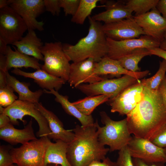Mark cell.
Returning <instances> with one entry per match:
<instances>
[{
    "label": "cell",
    "mask_w": 166,
    "mask_h": 166,
    "mask_svg": "<svg viewBox=\"0 0 166 166\" xmlns=\"http://www.w3.org/2000/svg\"><path fill=\"white\" fill-rule=\"evenodd\" d=\"M126 116L131 134L152 140L166 125V107L158 90L144 87L141 100Z\"/></svg>",
    "instance_id": "obj_1"
},
{
    "label": "cell",
    "mask_w": 166,
    "mask_h": 166,
    "mask_svg": "<svg viewBox=\"0 0 166 166\" xmlns=\"http://www.w3.org/2000/svg\"><path fill=\"white\" fill-rule=\"evenodd\" d=\"M11 72L17 75L32 78L40 87L49 91L54 89L58 91L66 82L62 79L53 76L41 69L33 72H27L19 69H14Z\"/></svg>",
    "instance_id": "obj_21"
},
{
    "label": "cell",
    "mask_w": 166,
    "mask_h": 166,
    "mask_svg": "<svg viewBox=\"0 0 166 166\" xmlns=\"http://www.w3.org/2000/svg\"><path fill=\"white\" fill-rule=\"evenodd\" d=\"M96 62L92 58L70 64L68 82L70 85L76 88L83 83L93 84L105 79L94 72Z\"/></svg>",
    "instance_id": "obj_15"
},
{
    "label": "cell",
    "mask_w": 166,
    "mask_h": 166,
    "mask_svg": "<svg viewBox=\"0 0 166 166\" xmlns=\"http://www.w3.org/2000/svg\"><path fill=\"white\" fill-rule=\"evenodd\" d=\"M96 75L100 76L110 75L118 77L121 75H128L137 79L144 77L149 73L146 70L137 72L128 71L124 68L118 60H114L105 56L99 62L96 63L94 71Z\"/></svg>",
    "instance_id": "obj_18"
},
{
    "label": "cell",
    "mask_w": 166,
    "mask_h": 166,
    "mask_svg": "<svg viewBox=\"0 0 166 166\" xmlns=\"http://www.w3.org/2000/svg\"><path fill=\"white\" fill-rule=\"evenodd\" d=\"M145 35L160 42L166 32V19L156 8L142 14L133 16Z\"/></svg>",
    "instance_id": "obj_16"
},
{
    "label": "cell",
    "mask_w": 166,
    "mask_h": 166,
    "mask_svg": "<svg viewBox=\"0 0 166 166\" xmlns=\"http://www.w3.org/2000/svg\"><path fill=\"white\" fill-rule=\"evenodd\" d=\"M164 151H165V153H166V148H164Z\"/></svg>",
    "instance_id": "obj_49"
},
{
    "label": "cell",
    "mask_w": 166,
    "mask_h": 166,
    "mask_svg": "<svg viewBox=\"0 0 166 166\" xmlns=\"http://www.w3.org/2000/svg\"><path fill=\"white\" fill-rule=\"evenodd\" d=\"M118 154L116 162L117 166H134L127 145L120 150Z\"/></svg>",
    "instance_id": "obj_34"
},
{
    "label": "cell",
    "mask_w": 166,
    "mask_h": 166,
    "mask_svg": "<svg viewBox=\"0 0 166 166\" xmlns=\"http://www.w3.org/2000/svg\"><path fill=\"white\" fill-rule=\"evenodd\" d=\"M27 30L24 20L11 7L0 9V38L7 45L20 40Z\"/></svg>",
    "instance_id": "obj_9"
},
{
    "label": "cell",
    "mask_w": 166,
    "mask_h": 166,
    "mask_svg": "<svg viewBox=\"0 0 166 166\" xmlns=\"http://www.w3.org/2000/svg\"><path fill=\"white\" fill-rule=\"evenodd\" d=\"M134 166H166L164 163L159 162H149L140 159L132 158Z\"/></svg>",
    "instance_id": "obj_38"
},
{
    "label": "cell",
    "mask_w": 166,
    "mask_h": 166,
    "mask_svg": "<svg viewBox=\"0 0 166 166\" xmlns=\"http://www.w3.org/2000/svg\"><path fill=\"white\" fill-rule=\"evenodd\" d=\"M10 151L5 146H0V166H18L14 163Z\"/></svg>",
    "instance_id": "obj_35"
},
{
    "label": "cell",
    "mask_w": 166,
    "mask_h": 166,
    "mask_svg": "<svg viewBox=\"0 0 166 166\" xmlns=\"http://www.w3.org/2000/svg\"><path fill=\"white\" fill-rule=\"evenodd\" d=\"M81 0H59L61 8L63 9L65 16L71 15L73 16L78 7Z\"/></svg>",
    "instance_id": "obj_33"
},
{
    "label": "cell",
    "mask_w": 166,
    "mask_h": 166,
    "mask_svg": "<svg viewBox=\"0 0 166 166\" xmlns=\"http://www.w3.org/2000/svg\"><path fill=\"white\" fill-rule=\"evenodd\" d=\"M75 136L68 143L67 157L72 166H88L95 161L105 159L109 151L99 140L95 122L92 125H77L73 129Z\"/></svg>",
    "instance_id": "obj_2"
},
{
    "label": "cell",
    "mask_w": 166,
    "mask_h": 166,
    "mask_svg": "<svg viewBox=\"0 0 166 166\" xmlns=\"http://www.w3.org/2000/svg\"><path fill=\"white\" fill-rule=\"evenodd\" d=\"M159 0H129L125 3L126 7L135 13V16L145 14L156 8Z\"/></svg>",
    "instance_id": "obj_30"
},
{
    "label": "cell",
    "mask_w": 166,
    "mask_h": 166,
    "mask_svg": "<svg viewBox=\"0 0 166 166\" xmlns=\"http://www.w3.org/2000/svg\"><path fill=\"white\" fill-rule=\"evenodd\" d=\"M6 75L7 85L18 93V100L35 104L39 103V99L43 93V90L40 89L32 92L29 88V83L20 81L10 75L8 71L6 72Z\"/></svg>",
    "instance_id": "obj_25"
},
{
    "label": "cell",
    "mask_w": 166,
    "mask_h": 166,
    "mask_svg": "<svg viewBox=\"0 0 166 166\" xmlns=\"http://www.w3.org/2000/svg\"><path fill=\"white\" fill-rule=\"evenodd\" d=\"M26 35L12 45L20 53L31 56L38 60L43 61L41 49L44 45L33 30H28Z\"/></svg>",
    "instance_id": "obj_22"
},
{
    "label": "cell",
    "mask_w": 166,
    "mask_h": 166,
    "mask_svg": "<svg viewBox=\"0 0 166 166\" xmlns=\"http://www.w3.org/2000/svg\"><path fill=\"white\" fill-rule=\"evenodd\" d=\"M9 117L5 113H2L0 114V128H2L10 123Z\"/></svg>",
    "instance_id": "obj_43"
},
{
    "label": "cell",
    "mask_w": 166,
    "mask_h": 166,
    "mask_svg": "<svg viewBox=\"0 0 166 166\" xmlns=\"http://www.w3.org/2000/svg\"><path fill=\"white\" fill-rule=\"evenodd\" d=\"M45 10L53 15L58 16L61 11V8L59 0H44Z\"/></svg>",
    "instance_id": "obj_36"
},
{
    "label": "cell",
    "mask_w": 166,
    "mask_h": 166,
    "mask_svg": "<svg viewBox=\"0 0 166 166\" xmlns=\"http://www.w3.org/2000/svg\"><path fill=\"white\" fill-rule=\"evenodd\" d=\"M109 99L108 96L100 95L89 96L72 103L82 113L90 116L97 106L108 101Z\"/></svg>",
    "instance_id": "obj_27"
},
{
    "label": "cell",
    "mask_w": 166,
    "mask_h": 166,
    "mask_svg": "<svg viewBox=\"0 0 166 166\" xmlns=\"http://www.w3.org/2000/svg\"><path fill=\"white\" fill-rule=\"evenodd\" d=\"M99 0H81L78 9L72 16L71 21L77 24L82 25L86 19L89 16L92 10L97 6Z\"/></svg>",
    "instance_id": "obj_29"
},
{
    "label": "cell",
    "mask_w": 166,
    "mask_h": 166,
    "mask_svg": "<svg viewBox=\"0 0 166 166\" xmlns=\"http://www.w3.org/2000/svg\"><path fill=\"white\" fill-rule=\"evenodd\" d=\"M9 6L23 19L28 30H44V23L36 18L45 9L44 0H8Z\"/></svg>",
    "instance_id": "obj_11"
},
{
    "label": "cell",
    "mask_w": 166,
    "mask_h": 166,
    "mask_svg": "<svg viewBox=\"0 0 166 166\" xmlns=\"http://www.w3.org/2000/svg\"><path fill=\"white\" fill-rule=\"evenodd\" d=\"M44 64L41 69L65 82L69 79L70 64L60 42H45L41 49Z\"/></svg>",
    "instance_id": "obj_5"
},
{
    "label": "cell",
    "mask_w": 166,
    "mask_h": 166,
    "mask_svg": "<svg viewBox=\"0 0 166 166\" xmlns=\"http://www.w3.org/2000/svg\"><path fill=\"white\" fill-rule=\"evenodd\" d=\"M158 90L166 107V75L160 85Z\"/></svg>",
    "instance_id": "obj_41"
},
{
    "label": "cell",
    "mask_w": 166,
    "mask_h": 166,
    "mask_svg": "<svg viewBox=\"0 0 166 166\" xmlns=\"http://www.w3.org/2000/svg\"><path fill=\"white\" fill-rule=\"evenodd\" d=\"M88 166H117L116 162L111 160L109 157H106L101 161H95Z\"/></svg>",
    "instance_id": "obj_39"
},
{
    "label": "cell",
    "mask_w": 166,
    "mask_h": 166,
    "mask_svg": "<svg viewBox=\"0 0 166 166\" xmlns=\"http://www.w3.org/2000/svg\"><path fill=\"white\" fill-rule=\"evenodd\" d=\"M150 141L160 148H166V125Z\"/></svg>",
    "instance_id": "obj_37"
},
{
    "label": "cell",
    "mask_w": 166,
    "mask_h": 166,
    "mask_svg": "<svg viewBox=\"0 0 166 166\" xmlns=\"http://www.w3.org/2000/svg\"><path fill=\"white\" fill-rule=\"evenodd\" d=\"M156 8L166 19V0H159Z\"/></svg>",
    "instance_id": "obj_42"
},
{
    "label": "cell",
    "mask_w": 166,
    "mask_h": 166,
    "mask_svg": "<svg viewBox=\"0 0 166 166\" xmlns=\"http://www.w3.org/2000/svg\"><path fill=\"white\" fill-rule=\"evenodd\" d=\"M104 32L107 38L116 41L138 38L145 35L133 17L115 22L102 25Z\"/></svg>",
    "instance_id": "obj_14"
},
{
    "label": "cell",
    "mask_w": 166,
    "mask_h": 166,
    "mask_svg": "<svg viewBox=\"0 0 166 166\" xmlns=\"http://www.w3.org/2000/svg\"><path fill=\"white\" fill-rule=\"evenodd\" d=\"M47 166H61L59 165L56 164H50L47 165Z\"/></svg>",
    "instance_id": "obj_48"
},
{
    "label": "cell",
    "mask_w": 166,
    "mask_h": 166,
    "mask_svg": "<svg viewBox=\"0 0 166 166\" xmlns=\"http://www.w3.org/2000/svg\"><path fill=\"white\" fill-rule=\"evenodd\" d=\"M14 50L8 46L6 54V69L7 71L12 68L19 69L22 67L31 68L38 70L41 69L42 65L39 61L34 57H30L19 52L14 46Z\"/></svg>",
    "instance_id": "obj_23"
},
{
    "label": "cell",
    "mask_w": 166,
    "mask_h": 166,
    "mask_svg": "<svg viewBox=\"0 0 166 166\" xmlns=\"http://www.w3.org/2000/svg\"><path fill=\"white\" fill-rule=\"evenodd\" d=\"M101 121L105 125L99 126L95 122L101 143L109 147V152L119 151L127 146L132 136L128 130L126 118L119 121L112 120L105 111L100 113Z\"/></svg>",
    "instance_id": "obj_4"
},
{
    "label": "cell",
    "mask_w": 166,
    "mask_h": 166,
    "mask_svg": "<svg viewBox=\"0 0 166 166\" xmlns=\"http://www.w3.org/2000/svg\"><path fill=\"white\" fill-rule=\"evenodd\" d=\"M8 6V0H0V9L4 8Z\"/></svg>",
    "instance_id": "obj_47"
},
{
    "label": "cell",
    "mask_w": 166,
    "mask_h": 166,
    "mask_svg": "<svg viewBox=\"0 0 166 166\" xmlns=\"http://www.w3.org/2000/svg\"><path fill=\"white\" fill-rule=\"evenodd\" d=\"M12 88L7 85L0 88V106L6 108L13 104L18 98Z\"/></svg>",
    "instance_id": "obj_32"
},
{
    "label": "cell",
    "mask_w": 166,
    "mask_h": 166,
    "mask_svg": "<svg viewBox=\"0 0 166 166\" xmlns=\"http://www.w3.org/2000/svg\"><path fill=\"white\" fill-rule=\"evenodd\" d=\"M43 93L52 94L55 97V100L60 104L62 108L68 114L76 118L82 126H87L93 124L94 119L91 115H85L82 113L69 100L67 96L60 94L54 89L50 90H43Z\"/></svg>",
    "instance_id": "obj_26"
},
{
    "label": "cell",
    "mask_w": 166,
    "mask_h": 166,
    "mask_svg": "<svg viewBox=\"0 0 166 166\" xmlns=\"http://www.w3.org/2000/svg\"><path fill=\"white\" fill-rule=\"evenodd\" d=\"M138 80L132 76L124 75L117 78L105 79L93 84H82L76 88L88 96L105 95L109 97V100L114 98L124 90Z\"/></svg>",
    "instance_id": "obj_8"
},
{
    "label": "cell",
    "mask_w": 166,
    "mask_h": 166,
    "mask_svg": "<svg viewBox=\"0 0 166 166\" xmlns=\"http://www.w3.org/2000/svg\"><path fill=\"white\" fill-rule=\"evenodd\" d=\"M35 104L47 121L51 131L49 139L55 141L60 140L68 143L73 140L75 136L74 132L65 129L62 122L53 112L46 109L41 103Z\"/></svg>",
    "instance_id": "obj_19"
},
{
    "label": "cell",
    "mask_w": 166,
    "mask_h": 166,
    "mask_svg": "<svg viewBox=\"0 0 166 166\" xmlns=\"http://www.w3.org/2000/svg\"><path fill=\"white\" fill-rule=\"evenodd\" d=\"M3 113L9 117L11 123L14 125H19L18 120L22 121L25 125L26 122L23 118L25 116L33 117L39 126L37 134L38 137H48L51 133L47 120L34 103L18 99L10 106L4 108Z\"/></svg>",
    "instance_id": "obj_7"
},
{
    "label": "cell",
    "mask_w": 166,
    "mask_h": 166,
    "mask_svg": "<svg viewBox=\"0 0 166 166\" xmlns=\"http://www.w3.org/2000/svg\"><path fill=\"white\" fill-rule=\"evenodd\" d=\"M108 47L107 56L118 60L139 48L159 47L160 42L154 38L142 35L138 38L116 41L107 37Z\"/></svg>",
    "instance_id": "obj_10"
},
{
    "label": "cell",
    "mask_w": 166,
    "mask_h": 166,
    "mask_svg": "<svg viewBox=\"0 0 166 166\" xmlns=\"http://www.w3.org/2000/svg\"><path fill=\"white\" fill-rule=\"evenodd\" d=\"M159 47L166 51V32L164 34L163 40L160 42Z\"/></svg>",
    "instance_id": "obj_46"
},
{
    "label": "cell",
    "mask_w": 166,
    "mask_h": 166,
    "mask_svg": "<svg viewBox=\"0 0 166 166\" xmlns=\"http://www.w3.org/2000/svg\"><path fill=\"white\" fill-rule=\"evenodd\" d=\"M147 49L141 48L137 49L130 54L121 57L118 60L121 65L127 70L133 72H140L138 64L144 57L151 55Z\"/></svg>",
    "instance_id": "obj_28"
},
{
    "label": "cell",
    "mask_w": 166,
    "mask_h": 166,
    "mask_svg": "<svg viewBox=\"0 0 166 166\" xmlns=\"http://www.w3.org/2000/svg\"><path fill=\"white\" fill-rule=\"evenodd\" d=\"M88 18L89 26L87 35L74 45L62 44L63 50L70 61L77 62L92 58L97 62L107 56L108 47L102 25L92 17Z\"/></svg>",
    "instance_id": "obj_3"
},
{
    "label": "cell",
    "mask_w": 166,
    "mask_h": 166,
    "mask_svg": "<svg viewBox=\"0 0 166 166\" xmlns=\"http://www.w3.org/2000/svg\"><path fill=\"white\" fill-rule=\"evenodd\" d=\"M144 85L142 81L127 88L114 98L109 100L112 113L127 115L140 102L143 96Z\"/></svg>",
    "instance_id": "obj_12"
},
{
    "label": "cell",
    "mask_w": 166,
    "mask_h": 166,
    "mask_svg": "<svg viewBox=\"0 0 166 166\" xmlns=\"http://www.w3.org/2000/svg\"><path fill=\"white\" fill-rule=\"evenodd\" d=\"M100 2L105 4L106 10L92 17L97 21L108 24L133 16V12L122 1L100 0Z\"/></svg>",
    "instance_id": "obj_17"
},
{
    "label": "cell",
    "mask_w": 166,
    "mask_h": 166,
    "mask_svg": "<svg viewBox=\"0 0 166 166\" xmlns=\"http://www.w3.org/2000/svg\"><path fill=\"white\" fill-rule=\"evenodd\" d=\"M166 61H160L159 67L156 74L152 77L142 80L145 87L152 90L158 89L161 82L166 76Z\"/></svg>",
    "instance_id": "obj_31"
},
{
    "label": "cell",
    "mask_w": 166,
    "mask_h": 166,
    "mask_svg": "<svg viewBox=\"0 0 166 166\" xmlns=\"http://www.w3.org/2000/svg\"><path fill=\"white\" fill-rule=\"evenodd\" d=\"M53 143L50 141L47 146L44 160V166L50 164L61 166H72L67 157L68 143L61 140Z\"/></svg>",
    "instance_id": "obj_24"
},
{
    "label": "cell",
    "mask_w": 166,
    "mask_h": 166,
    "mask_svg": "<svg viewBox=\"0 0 166 166\" xmlns=\"http://www.w3.org/2000/svg\"><path fill=\"white\" fill-rule=\"evenodd\" d=\"M6 71L0 69V88L5 87L7 85Z\"/></svg>",
    "instance_id": "obj_44"
},
{
    "label": "cell",
    "mask_w": 166,
    "mask_h": 166,
    "mask_svg": "<svg viewBox=\"0 0 166 166\" xmlns=\"http://www.w3.org/2000/svg\"><path fill=\"white\" fill-rule=\"evenodd\" d=\"M32 118L22 129L15 128L11 123L0 128V138L13 145L25 144L37 139L32 127Z\"/></svg>",
    "instance_id": "obj_20"
},
{
    "label": "cell",
    "mask_w": 166,
    "mask_h": 166,
    "mask_svg": "<svg viewBox=\"0 0 166 166\" xmlns=\"http://www.w3.org/2000/svg\"><path fill=\"white\" fill-rule=\"evenodd\" d=\"M50 139L44 136L10 149L14 163L18 166H44L46 149Z\"/></svg>",
    "instance_id": "obj_6"
},
{
    "label": "cell",
    "mask_w": 166,
    "mask_h": 166,
    "mask_svg": "<svg viewBox=\"0 0 166 166\" xmlns=\"http://www.w3.org/2000/svg\"><path fill=\"white\" fill-rule=\"evenodd\" d=\"M7 44L0 38V54L5 55L8 49Z\"/></svg>",
    "instance_id": "obj_45"
},
{
    "label": "cell",
    "mask_w": 166,
    "mask_h": 166,
    "mask_svg": "<svg viewBox=\"0 0 166 166\" xmlns=\"http://www.w3.org/2000/svg\"><path fill=\"white\" fill-rule=\"evenodd\" d=\"M127 146L132 158L149 162L166 163L164 148L157 146L149 140L132 136Z\"/></svg>",
    "instance_id": "obj_13"
},
{
    "label": "cell",
    "mask_w": 166,
    "mask_h": 166,
    "mask_svg": "<svg viewBox=\"0 0 166 166\" xmlns=\"http://www.w3.org/2000/svg\"><path fill=\"white\" fill-rule=\"evenodd\" d=\"M151 55H155L163 58L166 61V51L159 47L147 49Z\"/></svg>",
    "instance_id": "obj_40"
}]
</instances>
